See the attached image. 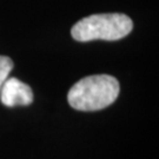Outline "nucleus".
<instances>
[{"label":"nucleus","mask_w":159,"mask_h":159,"mask_svg":"<svg viewBox=\"0 0 159 159\" xmlns=\"http://www.w3.org/2000/svg\"><path fill=\"white\" fill-rule=\"evenodd\" d=\"M119 83L112 75L94 74L77 81L67 93L68 104L78 111H99L119 96Z\"/></svg>","instance_id":"nucleus-1"},{"label":"nucleus","mask_w":159,"mask_h":159,"mask_svg":"<svg viewBox=\"0 0 159 159\" xmlns=\"http://www.w3.org/2000/svg\"><path fill=\"white\" fill-rule=\"evenodd\" d=\"M133 29L130 17L121 13L93 14L79 20L71 30L72 38L80 43L92 40L114 41L126 37Z\"/></svg>","instance_id":"nucleus-2"},{"label":"nucleus","mask_w":159,"mask_h":159,"mask_svg":"<svg viewBox=\"0 0 159 159\" xmlns=\"http://www.w3.org/2000/svg\"><path fill=\"white\" fill-rule=\"evenodd\" d=\"M0 100L7 107L27 106L33 102V92L18 78H7L0 90Z\"/></svg>","instance_id":"nucleus-3"},{"label":"nucleus","mask_w":159,"mask_h":159,"mask_svg":"<svg viewBox=\"0 0 159 159\" xmlns=\"http://www.w3.org/2000/svg\"><path fill=\"white\" fill-rule=\"evenodd\" d=\"M14 67V64L12 61L11 58L6 56H0V90L4 85L5 80L8 78V74Z\"/></svg>","instance_id":"nucleus-4"}]
</instances>
